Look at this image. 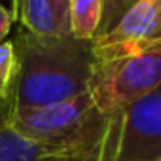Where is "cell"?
<instances>
[{"label": "cell", "mask_w": 161, "mask_h": 161, "mask_svg": "<svg viewBox=\"0 0 161 161\" xmlns=\"http://www.w3.org/2000/svg\"><path fill=\"white\" fill-rule=\"evenodd\" d=\"M14 47L17 72L2 114L44 108L89 91L93 40L34 34L21 27Z\"/></svg>", "instance_id": "obj_1"}, {"label": "cell", "mask_w": 161, "mask_h": 161, "mask_svg": "<svg viewBox=\"0 0 161 161\" xmlns=\"http://www.w3.org/2000/svg\"><path fill=\"white\" fill-rule=\"evenodd\" d=\"M2 118L34 142L95 161H99L110 119L97 108L89 91L44 108L2 114Z\"/></svg>", "instance_id": "obj_2"}, {"label": "cell", "mask_w": 161, "mask_h": 161, "mask_svg": "<svg viewBox=\"0 0 161 161\" xmlns=\"http://www.w3.org/2000/svg\"><path fill=\"white\" fill-rule=\"evenodd\" d=\"M89 93L106 116L119 112L161 86V42L140 47L93 46Z\"/></svg>", "instance_id": "obj_3"}, {"label": "cell", "mask_w": 161, "mask_h": 161, "mask_svg": "<svg viewBox=\"0 0 161 161\" xmlns=\"http://www.w3.org/2000/svg\"><path fill=\"white\" fill-rule=\"evenodd\" d=\"M99 161H161V86L110 114Z\"/></svg>", "instance_id": "obj_4"}, {"label": "cell", "mask_w": 161, "mask_h": 161, "mask_svg": "<svg viewBox=\"0 0 161 161\" xmlns=\"http://www.w3.org/2000/svg\"><path fill=\"white\" fill-rule=\"evenodd\" d=\"M161 42V0H138L119 23L93 40L99 47H140Z\"/></svg>", "instance_id": "obj_5"}, {"label": "cell", "mask_w": 161, "mask_h": 161, "mask_svg": "<svg viewBox=\"0 0 161 161\" xmlns=\"http://www.w3.org/2000/svg\"><path fill=\"white\" fill-rule=\"evenodd\" d=\"M72 0H14V15L19 17L21 27L34 34L68 36Z\"/></svg>", "instance_id": "obj_6"}, {"label": "cell", "mask_w": 161, "mask_h": 161, "mask_svg": "<svg viewBox=\"0 0 161 161\" xmlns=\"http://www.w3.org/2000/svg\"><path fill=\"white\" fill-rule=\"evenodd\" d=\"M0 161H95L34 142L15 131L0 116Z\"/></svg>", "instance_id": "obj_7"}, {"label": "cell", "mask_w": 161, "mask_h": 161, "mask_svg": "<svg viewBox=\"0 0 161 161\" xmlns=\"http://www.w3.org/2000/svg\"><path fill=\"white\" fill-rule=\"evenodd\" d=\"M104 0H72L70 2V25L72 36L82 40H95L103 19Z\"/></svg>", "instance_id": "obj_8"}, {"label": "cell", "mask_w": 161, "mask_h": 161, "mask_svg": "<svg viewBox=\"0 0 161 161\" xmlns=\"http://www.w3.org/2000/svg\"><path fill=\"white\" fill-rule=\"evenodd\" d=\"M17 72V57L14 42L0 44V104H6Z\"/></svg>", "instance_id": "obj_9"}, {"label": "cell", "mask_w": 161, "mask_h": 161, "mask_svg": "<svg viewBox=\"0 0 161 161\" xmlns=\"http://www.w3.org/2000/svg\"><path fill=\"white\" fill-rule=\"evenodd\" d=\"M136 2H138V0H104V10H103V19H101V25H99L97 38L104 36L106 32H110L119 23V19Z\"/></svg>", "instance_id": "obj_10"}, {"label": "cell", "mask_w": 161, "mask_h": 161, "mask_svg": "<svg viewBox=\"0 0 161 161\" xmlns=\"http://www.w3.org/2000/svg\"><path fill=\"white\" fill-rule=\"evenodd\" d=\"M14 12H10L6 6L0 4V44H4L6 42V36L14 25Z\"/></svg>", "instance_id": "obj_11"}]
</instances>
